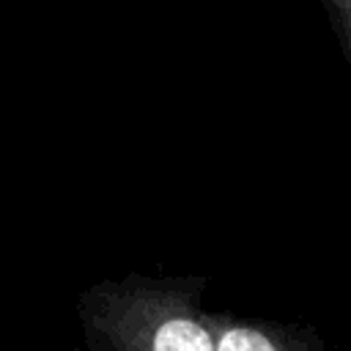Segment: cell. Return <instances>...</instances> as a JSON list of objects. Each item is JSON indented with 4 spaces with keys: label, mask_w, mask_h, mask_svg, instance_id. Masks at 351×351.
<instances>
[{
    "label": "cell",
    "mask_w": 351,
    "mask_h": 351,
    "mask_svg": "<svg viewBox=\"0 0 351 351\" xmlns=\"http://www.w3.org/2000/svg\"><path fill=\"white\" fill-rule=\"evenodd\" d=\"M112 302V318L126 329L118 351H217L214 326L170 293L132 291Z\"/></svg>",
    "instance_id": "obj_1"
},
{
    "label": "cell",
    "mask_w": 351,
    "mask_h": 351,
    "mask_svg": "<svg viewBox=\"0 0 351 351\" xmlns=\"http://www.w3.org/2000/svg\"><path fill=\"white\" fill-rule=\"evenodd\" d=\"M217 351H321L318 340L296 329L255 326V324H217Z\"/></svg>",
    "instance_id": "obj_2"
},
{
    "label": "cell",
    "mask_w": 351,
    "mask_h": 351,
    "mask_svg": "<svg viewBox=\"0 0 351 351\" xmlns=\"http://www.w3.org/2000/svg\"><path fill=\"white\" fill-rule=\"evenodd\" d=\"M321 8L326 14V22L332 27V36L351 69V0H321Z\"/></svg>",
    "instance_id": "obj_3"
}]
</instances>
